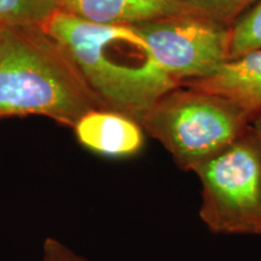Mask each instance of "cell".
Wrapping results in <instances>:
<instances>
[{"mask_svg": "<svg viewBox=\"0 0 261 261\" xmlns=\"http://www.w3.org/2000/svg\"><path fill=\"white\" fill-rule=\"evenodd\" d=\"M40 27L63 47L102 109L137 121L180 84L132 24H99L56 10Z\"/></svg>", "mask_w": 261, "mask_h": 261, "instance_id": "obj_1", "label": "cell"}, {"mask_svg": "<svg viewBox=\"0 0 261 261\" xmlns=\"http://www.w3.org/2000/svg\"><path fill=\"white\" fill-rule=\"evenodd\" d=\"M102 109L67 52L40 25H6L0 37V119L41 115L73 128Z\"/></svg>", "mask_w": 261, "mask_h": 261, "instance_id": "obj_2", "label": "cell"}, {"mask_svg": "<svg viewBox=\"0 0 261 261\" xmlns=\"http://www.w3.org/2000/svg\"><path fill=\"white\" fill-rule=\"evenodd\" d=\"M252 121L230 100L187 86L169 91L138 120L146 135L161 143L185 172H195L232 144Z\"/></svg>", "mask_w": 261, "mask_h": 261, "instance_id": "obj_3", "label": "cell"}, {"mask_svg": "<svg viewBox=\"0 0 261 261\" xmlns=\"http://www.w3.org/2000/svg\"><path fill=\"white\" fill-rule=\"evenodd\" d=\"M194 173L200 217L212 232L261 236V144L252 126Z\"/></svg>", "mask_w": 261, "mask_h": 261, "instance_id": "obj_4", "label": "cell"}, {"mask_svg": "<svg viewBox=\"0 0 261 261\" xmlns=\"http://www.w3.org/2000/svg\"><path fill=\"white\" fill-rule=\"evenodd\" d=\"M172 79L181 84L214 73L230 60V24L201 14L132 24Z\"/></svg>", "mask_w": 261, "mask_h": 261, "instance_id": "obj_5", "label": "cell"}, {"mask_svg": "<svg viewBox=\"0 0 261 261\" xmlns=\"http://www.w3.org/2000/svg\"><path fill=\"white\" fill-rule=\"evenodd\" d=\"M73 129L84 148L104 158H132L145 144L146 133L136 119L109 109L90 110Z\"/></svg>", "mask_w": 261, "mask_h": 261, "instance_id": "obj_6", "label": "cell"}, {"mask_svg": "<svg viewBox=\"0 0 261 261\" xmlns=\"http://www.w3.org/2000/svg\"><path fill=\"white\" fill-rule=\"evenodd\" d=\"M181 86L223 97L254 119L261 114V48L231 58L214 73L184 81Z\"/></svg>", "mask_w": 261, "mask_h": 261, "instance_id": "obj_7", "label": "cell"}, {"mask_svg": "<svg viewBox=\"0 0 261 261\" xmlns=\"http://www.w3.org/2000/svg\"><path fill=\"white\" fill-rule=\"evenodd\" d=\"M57 10L99 24H136L198 14L182 0H55Z\"/></svg>", "mask_w": 261, "mask_h": 261, "instance_id": "obj_8", "label": "cell"}, {"mask_svg": "<svg viewBox=\"0 0 261 261\" xmlns=\"http://www.w3.org/2000/svg\"><path fill=\"white\" fill-rule=\"evenodd\" d=\"M56 10L55 0H0V23L40 25Z\"/></svg>", "mask_w": 261, "mask_h": 261, "instance_id": "obj_9", "label": "cell"}, {"mask_svg": "<svg viewBox=\"0 0 261 261\" xmlns=\"http://www.w3.org/2000/svg\"><path fill=\"white\" fill-rule=\"evenodd\" d=\"M230 27V60L261 48V0L250 6Z\"/></svg>", "mask_w": 261, "mask_h": 261, "instance_id": "obj_10", "label": "cell"}, {"mask_svg": "<svg viewBox=\"0 0 261 261\" xmlns=\"http://www.w3.org/2000/svg\"><path fill=\"white\" fill-rule=\"evenodd\" d=\"M198 14L232 24L257 0H182Z\"/></svg>", "mask_w": 261, "mask_h": 261, "instance_id": "obj_11", "label": "cell"}, {"mask_svg": "<svg viewBox=\"0 0 261 261\" xmlns=\"http://www.w3.org/2000/svg\"><path fill=\"white\" fill-rule=\"evenodd\" d=\"M41 261H90L54 237H47L42 246Z\"/></svg>", "mask_w": 261, "mask_h": 261, "instance_id": "obj_12", "label": "cell"}, {"mask_svg": "<svg viewBox=\"0 0 261 261\" xmlns=\"http://www.w3.org/2000/svg\"><path fill=\"white\" fill-rule=\"evenodd\" d=\"M252 128L254 130V133H255L256 138L259 139V142L261 144V114L253 119Z\"/></svg>", "mask_w": 261, "mask_h": 261, "instance_id": "obj_13", "label": "cell"}, {"mask_svg": "<svg viewBox=\"0 0 261 261\" xmlns=\"http://www.w3.org/2000/svg\"><path fill=\"white\" fill-rule=\"evenodd\" d=\"M6 27V24H3V23H0V37H2V34H3V31H4V28Z\"/></svg>", "mask_w": 261, "mask_h": 261, "instance_id": "obj_14", "label": "cell"}]
</instances>
